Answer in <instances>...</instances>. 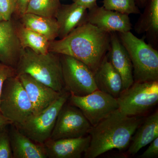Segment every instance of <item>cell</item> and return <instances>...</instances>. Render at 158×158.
<instances>
[{"label": "cell", "mask_w": 158, "mask_h": 158, "mask_svg": "<svg viewBox=\"0 0 158 158\" xmlns=\"http://www.w3.org/2000/svg\"><path fill=\"white\" fill-rule=\"evenodd\" d=\"M64 89L71 95L84 96L97 90L93 72L73 57L60 54Z\"/></svg>", "instance_id": "obj_8"}, {"label": "cell", "mask_w": 158, "mask_h": 158, "mask_svg": "<svg viewBox=\"0 0 158 158\" xmlns=\"http://www.w3.org/2000/svg\"><path fill=\"white\" fill-rule=\"evenodd\" d=\"M15 75V69L0 62V95L5 81L8 78Z\"/></svg>", "instance_id": "obj_27"}, {"label": "cell", "mask_w": 158, "mask_h": 158, "mask_svg": "<svg viewBox=\"0 0 158 158\" xmlns=\"http://www.w3.org/2000/svg\"><path fill=\"white\" fill-rule=\"evenodd\" d=\"M19 19L23 25L43 35L50 41L55 40L59 36V27L55 18L26 13Z\"/></svg>", "instance_id": "obj_20"}, {"label": "cell", "mask_w": 158, "mask_h": 158, "mask_svg": "<svg viewBox=\"0 0 158 158\" xmlns=\"http://www.w3.org/2000/svg\"><path fill=\"white\" fill-rule=\"evenodd\" d=\"M9 130L10 147L13 158H47L44 144L31 140L19 131L15 125Z\"/></svg>", "instance_id": "obj_17"}, {"label": "cell", "mask_w": 158, "mask_h": 158, "mask_svg": "<svg viewBox=\"0 0 158 158\" xmlns=\"http://www.w3.org/2000/svg\"><path fill=\"white\" fill-rule=\"evenodd\" d=\"M0 112L14 124L21 123L33 113L27 94L16 75L4 82L0 95Z\"/></svg>", "instance_id": "obj_7"}, {"label": "cell", "mask_w": 158, "mask_h": 158, "mask_svg": "<svg viewBox=\"0 0 158 158\" xmlns=\"http://www.w3.org/2000/svg\"><path fill=\"white\" fill-rule=\"evenodd\" d=\"M14 2L15 11L14 14L19 17L25 14L28 6L31 0H13Z\"/></svg>", "instance_id": "obj_29"}, {"label": "cell", "mask_w": 158, "mask_h": 158, "mask_svg": "<svg viewBox=\"0 0 158 158\" xmlns=\"http://www.w3.org/2000/svg\"><path fill=\"white\" fill-rule=\"evenodd\" d=\"M67 102L57 116L50 137L52 140L84 137L92 127L80 109Z\"/></svg>", "instance_id": "obj_10"}, {"label": "cell", "mask_w": 158, "mask_h": 158, "mask_svg": "<svg viewBox=\"0 0 158 158\" xmlns=\"http://www.w3.org/2000/svg\"><path fill=\"white\" fill-rule=\"evenodd\" d=\"M0 158H13L7 126L0 127Z\"/></svg>", "instance_id": "obj_25"}, {"label": "cell", "mask_w": 158, "mask_h": 158, "mask_svg": "<svg viewBox=\"0 0 158 158\" xmlns=\"http://www.w3.org/2000/svg\"><path fill=\"white\" fill-rule=\"evenodd\" d=\"M137 2L141 4V6H145L147 0H137Z\"/></svg>", "instance_id": "obj_32"}, {"label": "cell", "mask_w": 158, "mask_h": 158, "mask_svg": "<svg viewBox=\"0 0 158 158\" xmlns=\"http://www.w3.org/2000/svg\"><path fill=\"white\" fill-rule=\"evenodd\" d=\"M94 74L97 90L118 98L123 90L122 80L109 61L107 54Z\"/></svg>", "instance_id": "obj_18"}, {"label": "cell", "mask_w": 158, "mask_h": 158, "mask_svg": "<svg viewBox=\"0 0 158 158\" xmlns=\"http://www.w3.org/2000/svg\"><path fill=\"white\" fill-rule=\"evenodd\" d=\"M70 94L64 90L53 103L37 114H31L23 122L14 124L19 131L33 141L43 144L50 138L57 116Z\"/></svg>", "instance_id": "obj_6"}, {"label": "cell", "mask_w": 158, "mask_h": 158, "mask_svg": "<svg viewBox=\"0 0 158 158\" xmlns=\"http://www.w3.org/2000/svg\"><path fill=\"white\" fill-rule=\"evenodd\" d=\"M87 22L108 33H126L131 31L129 15L108 10L97 5L88 9Z\"/></svg>", "instance_id": "obj_11"}, {"label": "cell", "mask_w": 158, "mask_h": 158, "mask_svg": "<svg viewBox=\"0 0 158 158\" xmlns=\"http://www.w3.org/2000/svg\"><path fill=\"white\" fill-rule=\"evenodd\" d=\"M15 69L17 76L28 74L58 92L65 90L60 54H37L31 49L23 48Z\"/></svg>", "instance_id": "obj_3"}, {"label": "cell", "mask_w": 158, "mask_h": 158, "mask_svg": "<svg viewBox=\"0 0 158 158\" xmlns=\"http://www.w3.org/2000/svg\"><path fill=\"white\" fill-rule=\"evenodd\" d=\"M68 101L80 109L92 126L118 109L116 98L98 90L84 96L70 94Z\"/></svg>", "instance_id": "obj_9"}, {"label": "cell", "mask_w": 158, "mask_h": 158, "mask_svg": "<svg viewBox=\"0 0 158 158\" xmlns=\"http://www.w3.org/2000/svg\"><path fill=\"white\" fill-rule=\"evenodd\" d=\"M15 9L13 0H0V15L4 20H9L12 18Z\"/></svg>", "instance_id": "obj_26"}, {"label": "cell", "mask_w": 158, "mask_h": 158, "mask_svg": "<svg viewBox=\"0 0 158 158\" xmlns=\"http://www.w3.org/2000/svg\"><path fill=\"white\" fill-rule=\"evenodd\" d=\"M88 12V9L74 2L69 5L61 4L55 15L59 27V39L87 23Z\"/></svg>", "instance_id": "obj_16"}, {"label": "cell", "mask_w": 158, "mask_h": 158, "mask_svg": "<svg viewBox=\"0 0 158 158\" xmlns=\"http://www.w3.org/2000/svg\"><path fill=\"white\" fill-rule=\"evenodd\" d=\"M61 5L59 0H31L26 13L55 18Z\"/></svg>", "instance_id": "obj_23"}, {"label": "cell", "mask_w": 158, "mask_h": 158, "mask_svg": "<svg viewBox=\"0 0 158 158\" xmlns=\"http://www.w3.org/2000/svg\"><path fill=\"white\" fill-rule=\"evenodd\" d=\"M132 64L134 82L158 81V51L131 31L118 33Z\"/></svg>", "instance_id": "obj_4"}, {"label": "cell", "mask_w": 158, "mask_h": 158, "mask_svg": "<svg viewBox=\"0 0 158 158\" xmlns=\"http://www.w3.org/2000/svg\"><path fill=\"white\" fill-rule=\"evenodd\" d=\"M137 0H103V7L108 10H112L122 14H138L141 13L136 5Z\"/></svg>", "instance_id": "obj_24"}, {"label": "cell", "mask_w": 158, "mask_h": 158, "mask_svg": "<svg viewBox=\"0 0 158 158\" xmlns=\"http://www.w3.org/2000/svg\"><path fill=\"white\" fill-rule=\"evenodd\" d=\"M116 99L118 110L126 116L143 115L157 104L158 81L134 82L123 90Z\"/></svg>", "instance_id": "obj_5"}, {"label": "cell", "mask_w": 158, "mask_h": 158, "mask_svg": "<svg viewBox=\"0 0 158 158\" xmlns=\"http://www.w3.org/2000/svg\"><path fill=\"white\" fill-rule=\"evenodd\" d=\"M11 124H12V123L7 119L0 112V127L8 126Z\"/></svg>", "instance_id": "obj_31"}, {"label": "cell", "mask_w": 158, "mask_h": 158, "mask_svg": "<svg viewBox=\"0 0 158 158\" xmlns=\"http://www.w3.org/2000/svg\"><path fill=\"white\" fill-rule=\"evenodd\" d=\"M22 48L12 18L0 21V62L15 69Z\"/></svg>", "instance_id": "obj_13"}, {"label": "cell", "mask_w": 158, "mask_h": 158, "mask_svg": "<svg viewBox=\"0 0 158 158\" xmlns=\"http://www.w3.org/2000/svg\"><path fill=\"white\" fill-rule=\"evenodd\" d=\"M90 136L58 140L49 139L44 143L49 158H81L90 144Z\"/></svg>", "instance_id": "obj_14"}, {"label": "cell", "mask_w": 158, "mask_h": 158, "mask_svg": "<svg viewBox=\"0 0 158 158\" xmlns=\"http://www.w3.org/2000/svg\"><path fill=\"white\" fill-rule=\"evenodd\" d=\"M97 0H73V2L88 9L97 5Z\"/></svg>", "instance_id": "obj_30"}, {"label": "cell", "mask_w": 158, "mask_h": 158, "mask_svg": "<svg viewBox=\"0 0 158 158\" xmlns=\"http://www.w3.org/2000/svg\"><path fill=\"white\" fill-rule=\"evenodd\" d=\"M158 138V112L150 115L138 127L131 138L128 153L134 155Z\"/></svg>", "instance_id": "obj_19"}, {"label": "cell", "mask_w": 158, "mask_h": 158, "mask_svg": "<svg viewBox=\"0 0 158 158\" xmlns=\"http://www.w3.org/2000/svg\"><path fill=\"white\" fill-rule=\"evenodd\" d=\"M110 33L87 22L62 39L50 43L49 52L73 57L95 72L110 48Z\"/></svg>", "instance_id": "obj_1"}, {"label": "cell", "mask_w": 158, "mask_h": 158, "mask_svg": "<svg viewBox=\"0 0 158 158\" xmlns=\"http://www.w3.org/2000/svg\"><path fill=\"white\" fill-rule=\"evenodd\" d=\"M17 76L30 99L33 107L32 114H37L45 110L62 94V92L56 91L28 74H22Z\"/></svg>", "instance_id": "obj_12"}, {"label": "cell", "mask_w": 158, "mask_h": 158, "mask_svg": "<svg viewBox=\"0 0 158 158\" xmlns=\"http://www.w3.org/2000/svg\"><path fill=\"white\" fill-rule=\"evenodd\" d=\"M107 57L121 77L123 90L129 88L134 83L132 64L127 51L120 42L116 32L110 33V48Z\"/></svg>", "instance_id": "obj_15"}, {"label": "cell", "mask_w": 158, "mask_h": 158, "mask_svg": "<svg viewBox=\"0 0 158 158\" xmlns=\"http://www.w3.org/2000/svg\"><path fill=\"white\" fill-rule=\"evenodd\" d=\"M145 10L135 25L138 34L146 33L156 39L158 34V0H147Z\"/></svg>", "instance_id": "obj_22"}, {"label": "cell", "mask_w": 158, "mask_h": 158, "mask_svg": "<svg viewBox=\"0 0 158 158\" xmlns=\"http://www.w3.org/2000/svg\"><path fill=\"white\" fill-rule=\"evenodd\" d=\"M4 20H3L2 17V15H0V21H1Z\"/></svg>", "instance_id": "obj_33"}, {"label": "cell", "mask_w": 158, "mask_h": 158, "mask_svg": "<svg viewBox=\"0 0 158 158\" xmlns=\"http://www.w3.org/2000/svg\"><path fill=\"white\" fill-rule=\"evenodd\" d=\"M140 158H156L158 157V138L150 143V145L143 154L138 156Z\"/></svg>", "instance_id": "obj_28"}, {"label": "cell", "mask_w": 158, "mask_h": 158, "mask_svg": "<svg viewBox=\"0 0 158 158\" xmlns=\"http://www.w3.org/2000/svg\"><path fill=\"white\" fill-rule=\"evenodd\" d=\"M143 120L139 116H126L118 109L115 110L90 128L88 133L90 143L85 157L95 158L111 150L127 148Z\"/></svg>", "instance_id": "obj_2"}, {"label": "cell", "mask_w": 158, "mask_h": 158, "mask_svg": "<svg viewBox=\"0 0 158 158\" xmlns=\"http://www.w3.org/2000/svg\"><path fill=\"white\" fill-rule=\"evenodd\" d=\"M16 32L22 48H29L37 54L49 52L50 41L43 35L27 28L20 23H15Z\"/></svg>", "instance_id": "obj_21"}]
</instances>
